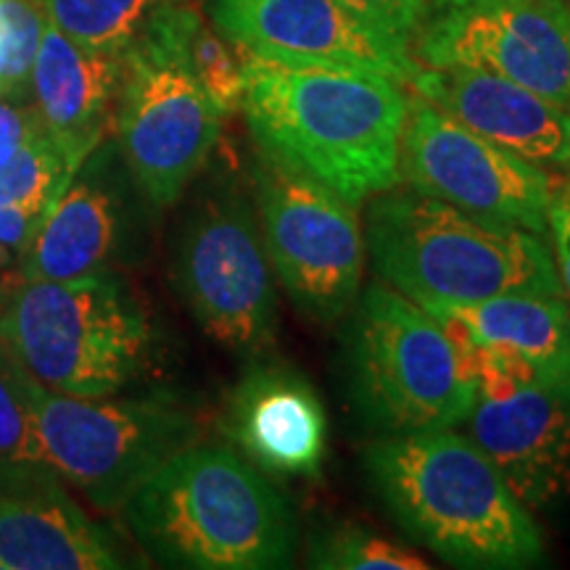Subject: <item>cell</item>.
Masks as SVG:
<instances>
[{
	"instance_id": "6da1fadb",
	"label": "cell",
	"mask_w": 570,
	"mask_h": 570,
	"mask_svg": "<svg viewBox=\"0 0 570 570\" xmlns=\"http://www.w3.org/2000/svg\"><path fill=\"white\" fill-rule=\"evenodd\" d=\"M244 56L246 125L259 154L323 183L352 206L402 183L410 96L386 75Z\"/></svg>"
},
{
	"instance_id": "7a4b0ae2",
	"label": "cell",
	"mask_w": 570,
	"mask_h": 570,
	"mask_svg": "<svg viewBox=\"0 0 570 570\" xmlns=\"http://www.w3.org/2000/svg\"><path fill=\"white\" fill-rule=\"evenodd\" d=\"M365 470L396 523L449 566L510 570L544 558L531 512L452 428L377 439L365 449Z\"/></svg>"
},
{
	"instance_id": "3957f363",
	"label": "cell",
	"mask_w": 570,
	"mask_h": 570,
	"mask_svg": "<svg viewBox=\"0 0 570 570\" xmlns=\"http://www.w3.org/2000/svg\"><path fill=\"white\" fill-rule=\"evenodd\" d=\"M119 512L142 550L167 568L275 570L296 552L288 499L235 449H183Z\"/></svg>"
},
{
	"instance_id": "277c9868",
	"label": "cell",
	"mask_w": 570,
	"mask_h": 570,
	"mask_svg": "<svg viewBox=\"0 0 570 570\" xmlns=\"http://www.w3.org/2000/svg\"><path fill=\"white\" fill-rule=\"evenodd\" d=\"M365 252L375 273L423 309L562 294L539 233L487 225L399 185L367 202Z\"/></svg>"
},
{
	"instance_id": "5b68a950",
	"label": "cell",
	"mask_w": 570,
	"mask_h": 570,
	"mask_svg": "<svg viewBox=\"0 0 570 570\" xmlns=\"http://www.w3.org/2000/svg\"><path fill=\"white\" fill-rule=\"evenodd\" d=\"M0 354L53 394L119 396L151 365L154 325L109 269L19 283L0 312Z\"/></svg>"
},
{
	"instance_id": "8992f818",
	"label": "cell",
	"mask_w": 570,
	"mask_h": 570,
	"mask_svg": "<svg viewBox=\"0 0 570 570\" xmlns=\"http://www.w3.org/2000/svg\"><path fill=\"white\" fill-rule=\"evenodd\" d=\"M352 309L344 370L362 423L383 436L460 425L475 389L439 320L383 283L360 291Z\"/></svg>"
},
{
	"instance_id": "52a82bcc",
	"label": "cell",
	"mask_w": 570,
	"mask_h": 570,
	"mask_svg": "<svg viewBox=\"0 0 570 570\" xmlns=\"http://www.w3.org/2000/svg\"><path fill=\"white\" fill-rule=\"evenodd\" d=\"M21 383L38 423L42 462L104 512L122 510L142 481L202 439L196 415L169 399L63 396L24 370Z\"/></svg>"
},
{
	"instance_id": "ba28073f",
	"label": "cell",
	"mask_w": 570,
	"mask_h": 570,
	"mask_svg": "<svg viewBox=\"0 0 570 570\" xmlns=\"http://www.w3.org/2000/svg\"><path fill=\"white\" fill-rule=\"evenodd\" d=\"M225 114L156 27L125 51L119 85V148L140 196L156 209L180 202L217 146Z\"/></svg>"
},
{
	"instance_id": "9c48e42d",
	"label": "cell",
	"mask_w": 570,
	"mask_h": 570,
	"mask_svg": "<svg viewBox=\"0 0 570 570\" xmlns=\"http://www.w3.org/2000/svg\"><path fill=\"white\" fill-rule=\"evenodd\" d=\"M254 177L259 233L275 281L302 315L336 323L362 291L365 233L356 206L265 154Z\"/></svg>"
},
{
	"instance_id": "30bf717a",
	"label": "cell",
	"mask_w": 570,
	"mask_h": 570,
	"mask_svg": "<svg viewBox=\"0 0 570 570\" xmlns=\"http://www.w3.org/2000/svg\"><path fill=\"white\" fill-rule=\"evenodd\" d=\"M175 273L190 315L214 344L248 360L267 352L277 327L275 273L244 198H209L190 214Z\"/></svg>"
},
{
	"instance_id": "8fae6325",
	"label": "cell",
	"mask_w": 570,
	"mask_h": 570,
	"mask_svg": "<svg viewBox=\"0 0 570 570\" xmlns=\"http://www.w3.org/2000/svg\"><path fill=\"white\" fill-rule=\"evenodd\" d=\"M399 177L417 194L487 225L547 233L550 175L454 122L415 92L399 142Z\"/></svg>"
},
{
	"instance_id": "7c38bea8",
	"label": "cell",
	"mask_w": 570,
	"mask_h": 570,
	"mask_svg": "<svg viewBox=\"0 0 570 570\" xmlns=\"http://www.w3.org/2000/svg\"><path fill=\"white\" fill-rule=\"evenodd\" d=\"M410 51L420 67L489 71L570 109L568 0H462L433 9Z\"/></svg>"
},
{
	"instance_id": "4fadbf2b",
	"label": "cell",
	"mask_w": 570,
	"mask_h": 570,
	"mask_svg": "<svg viewBox=\"0 0 570 570\" xmlns=\"http://www.w3.org/2000/svg\"><path fill=\"white\" fill-rule=\"evenodd\" d=\"M209 17L240 53L377 71L410 85L420 63L396 38L344 0H206Z\"/></svg>"
},
{
	"instance_id": "5bb4252c",
	"label": "cell",
	"mask_w": 570,
	"mask_h": 570,
	"mask_svg": "<svg viewBox=\"0 0 570 570\" xmlns=\"http://www.w3.org/2000/svg\"><path fill=\"white\" fill-rule=\"evenodd\" d=\"M468 439L529 512L570 494V386L537 381L504 396H475Z\"/></svg>"
},
{
	"instance_id": "9a60e30c",
	"label": "cell",
	"mask_w": 570,
	"mask_h": 570,
	"mask_svg": "<svg viewBox=\"0 0 570 570\" xmlns=\"http://www.w3.org/2000/svg\"><path fill=\"white\" fill-rule=\"evenodd\" d=\"M114 539L46 462H0V570H117Z\"/></svg>"
},
{
	"instance_id": "2e32d148",
	"label": "cell",
	"mask_w": 570,
	"mask_h": 570,
	"mask_svg": "<svg viewBox=\"0 0 570 570\" xmlns=\"http://www.w3.org/2000/svg\"><path fill=\"white\" fill-rule=\"evenodd\" d=\"M223 433L273 479H317L327 458L325 404L298 370L281 362H259L235 383Z\"/></svg>"
},
{
	"instance_id": "e0dca14e",
	"label": "cell",
	"mask_w": 570,
	"mask_h": 570,
	"mask_svg": "<svg viewBox=\"0 0 570 570\" xmlns=\"http://www.w3.org/2000/svg\"><path fill=\"white\" fill-rule=\"evenodd\" d=\"M410 88L504 151L541 169L568 167L570 109L539 92L465 67H417Z\"/></svg>"
},
{
	"instance_id": "ac0fdd59",
	"label": "cell",
	"mask_w": 570,
	"mask_h": 570,
	"mask_svg": "<svg viewBox=\"0 0 570 570\" xmlns=\"http://www.w3.org/2000/svg\"><path fill=\"white\" fill-rule=\"evenodd\" d=\"M122 71L125 56L85 48L46 19L32 69V109L75 169L109 132Z\"/></svg>"
},
{
	"instance_id": "d6986e66",
	"label": "cell",
	"mask_w": 570,
	"mask_h": 570,
	"mask_svg": "<svg viewBox=\"0 0 570 570\" xmlns=\"http://www.w3.org/2000/svg\"><path fill=\"white\" fill-rule=\"evenodd\" d=\"M122 198L98 169H77L19 259L21 283H69L106 269L119 246Z\"/></svg>"
},
{
	"instance_id": "ffe728a7",
	"label": "cell",
	"mask_w": 570,
	"mask_h": 570,
	"mask_svg": "<svg viewBox=\"0 0 570 570\" xmlns=\"http://www.w3.org/2000/svg\"><path fill=\"white\" fill-rule=\"evenodd\" d=\"M452 344H479L523 356L550 383L570 386V304L562 294H504L425 309Z\"/></svg>"
},
{
	"instance_id": "44dd1931",
	"label": "cell",
	"mask_w": 570,
	"mask_h": 570,
	"mask_svg": "<svg viewBox=\"0 0 570 570\" xmlns=\"http://www.w3.org/2000/svg\"><path fill=\"white\" fill-rule=\"evenodd\" d=\"M151 27L175 46L185 67L204 85L217 109L230 117L244 104V56L230 40L214 32L190 0H169Z\"/></svg>"
},
{
	"instance_id": "7402d4cb",
	"label": "cell",
	"mask_w": 570,
	"mask_h": 570,
	"mask_svg": "<svg viewBox=\"0 0 570 570\" xmlns=\"http://www.w3.org/2000/svg\"><path fill=\"white\" fill-rule=\"evenodd\" d=\"M56 30L92 51L125 56L169 0H35Z\"/></svg>"
},
{
	"instance_id": "603a6c76",
	"label": "cell",
	"mask_w": 570,
	"mask_h": 570,
	"mask_svg": "<svg viewBox=\"0 0 570 570\" xmlns=\"http://www.w3.org/2000/svg\"><path fill=\"white\" fill-rule=\"evenodd\" d=\"M75 173L77 169L40 125V130L13 154V159L0 167V204L42 217L63 194Z\"/></svg>"
},
{
	"instance_id": "cb8c5ba5",
	"label": "cell",
	"mask_w": 570,
	"mask_h": 570,
	"mask_svg": "<svg viewBox=\"0 0 570 570\" xmlns=\"http://www.w3.org/2000/svg\"><path fill=\"white\" fill-rule=\"evenodd\" d=\"M306 562L323 570H425L417 552L396 544L365 525H333L312 533Z\"/></svg>"
},
{
	"instance_id": "d4e9b609",
	"label": "cell",
	"mask_w": 570,
	"mask_h": 570,
	"mask_svg": "<svg viewBox=\"0 0 570 570\" xmlns=\"http://www.w3.org/2000/svg\"><path fill=\"white\" fill-rule=\"evenodd\" d=\"M46 17L35 0H0V98L32 96V69Z\"/></svg>"
},
{
	"instance_id": "484cf974",
	"label": "cell",
	"mask_w": 570,
	"mask_h": 570,
	"mask_svg": "<svg viewBox=\"0 0 570 570\" xmlns=\"http://www.w3.org/2000/svg\"><path fill=\"white\" fill-rule=\"evenodd\" d=\"M0 462H42V444L21 370L0 354Z\"/></svg>"
},
{
	"instance_id": "4316f807",
	"label": "cell",
	"mask_w": 570,
	"mask_h": 570,
	"mask_svg": "<svg viewBox=\"0 0 570 570\" xmlns=\"http://www.w3.org/2000/svg\"><path fill=\"white\" fill-rule=\"evenodd\" d=\"M375 27L402 40H412L428 13V0H344Z\"/></svg>"
},
{
	"instance_id": "83f0119b",
	"label": "cell",
	"mask_w": 570,
	"mask_h": 570,
	"mask_svg": "<svg viewBox=\"0 0 570 570\" xmlns=\"http://www.w3.org/2000/svg\"><path fill=\"white\" fill-rule=\"evenodd\" d=\"M547 230L552 238V262L562 296L570 304V183L560 190L552 188L550 209H547Z\"/></svg>"
},
{
	"instance_id": "f1b7e54d",
	"label": "cell",
	"mask_w": 570,
	"mask_h": 570,
	"mask_svg": "<svg viewBox=\"0 0 570 570\" xmlns=\"http://www.w3.org/2000/svg\"><path fill=\"white\" fill-rule=\"evenodd\" d=\"M40 117L35 109H21L0 98V167L13 159V154L40 130Z\"/></svg>"
},
{
	"instance_id": "f546056e",
	"label": "cell",
	"mask_w": 570,
	"mask_h": 570,
	"mask_svg": "<svg viewBox=\"0 0 570 570\" xmlns=\"http://www.w3.org/2000/svg\"><path fill=\"white\" fill-rule=\"evenodd\" d=\"M42 217H35V214L17 209V206H3L0 204V246H9L13 252H24L30 238L38 230Z\"/></svg>"
},
{
	"instance_id": "4dcf8cb0",
	"label": "cell",
	"mask_w": 570,
	"mask_h": 570,
	"mask_svg": "<svg viewBox=\"0 0 570 570\" xmlns=\"http://www.w3.org/2000/svg\"><path fill=\"white\" fill-rule=\"evenodd\" d=\"M454 3H462V0H428V11L444 9V6H454Z\"/></svg>"
},
{
	"instance_id": "1f68e13d",
	"label": "cell",
	"mask_w": 570,
	"mask_h": 570,
	"mask_svg": "<svg viewBox=\"0 0 570 570\" xmlns=\"http://www.w3.org/2000/svg\"><path fill=\"white\" fill-rule=\"evenodd\" d=\"M11 294H13V291H11ZM11 294H3V291H0V312H3V306H6V302H9Z\"/></svg>"
},
{
	"instance_id": "d6a6232c",
	"label": "cell",
	"mask_w": 570,
	"mask_h": 570,
	"mask_svg": "<svg viewBox=\"0 0 570 570\" xmlns=\"http://www.w3.org/2000/svg\"><path fill=\"white\" fill-rule=\"evenodd\" d=\"M568 169H570V161H568Z\"/></svg>"
},
{
	"instance_id": "836d02e7",
	"label": "cell",
	"mask_w": 570,
	"mask_h": 570,
	"mask_svg": "<svg viewBox=\"0 0 570 570\" xmlns=\"http://www.w3.org/2000/svg\"><path fill=\"white\" fill-rule=\"evenodd\" d=\"M568 3H570V0H568Z\"/></svg>"
}]
</instances>
